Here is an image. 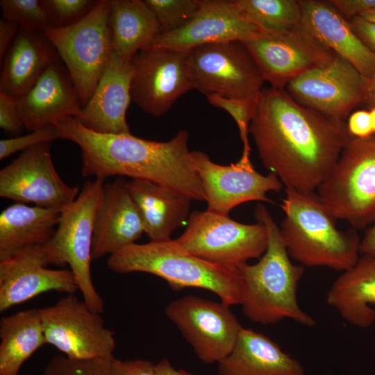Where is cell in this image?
Wrapping results in <instances>:
<instances>
[{"label":"cell","instance_id":"1","mask_svg":"<svg viewBox=\"0 0 375 375\" xmlns=\"http://www.w3.org/2000/svg\"><path fill=\"white\" fill-rule=\"evenodd\" d=\"M265 168L285 188L314 192L351 139L345 122L297 103L285 89L263 88L249 128Z\"/></svg>","mask_w":375,"mask_h":375},{"label":"cell","instance_id":"2","mask_svg":"<svg viewBox=\"0 0 375 375\" xmlns=\"http://www.w3.org/2000/svg\"><path fill=\"white\" fill-rule=\"evenodd\" d=\"M54 126L60 138L79 146L83 177L92 176L106 180L119 176L147 180L191 200L205 201L185 130L179 131L168 141L158 142L131 133H98L72 117L63 118Z\"/></svg>","mask_w":375,"mask_h":375},{"label":"cell","instance_id":"3","mask_svg":"<svg viewBox=\"0 0 375 375\" xmlns=\"http://www.w3.org/2000/svg\"><path fill=\"white\" fill-rule=\"evenodd\" d=\"M255 217L267 230L268 244L257 262L238 267L244 284L240 304L243 313L251 322L263 325L290 319L314 326L315 320L300 308L297 297L304 267L292 262L280 227L265 206H256Z\"/></svg>","mask_w":375,"mask_h":375},{"label":"cell","instance_id":"4","mask_svg":"<svg viewBox=\"0 0 375 375\" xmlns=\"http://www.w3.org/2000/svg\"><path fill=\"white\" fill-rule=\"evenodd\" d=\"M280 231L290 258L303 267H326L344 272L360 256L357 230L338 229L336 219L314 192L285 188Z\"/></svg>","mask_w":375,"mask_h":375},{"label":"cell","instance_id":"5","mask_svg":"<svg viewBox=\"0 0 375 375\" xmlns=\"http://www.w3.org/2000/svg\"><path fill=\"white\" fill-rule=\"evenodd\" d=\"M107 265L120 274H153L174 290L192 288L210 291L228 306L240 305L244 297V284L239 268L203 260L187 251L176 240L131 244L109 256Z\"/></svg>","mask_w":375,"mask_h":375},{"label":"cell","instance_id":"6","mask_svg":"<svg viewBox=\"0 0 375 375\" xmlns=\"http://www.w3.org/2000/svg\"><path fill=\"white\" fill-rule=\"evenodd\" d=\"M105 179L88 181L75 201L60 213L56 232L42 245L47 265H68L88 306L102 313L104 302L91 275L92 246L94 220L101 204Z\"/></svg>","mask_w":375,"mask_h":375},{"label":"cell","instance_id":"7","mask_svg":"<svg viewBox=\"0 0 375 375\" xmlns=\"http://www.w3.org/2000/svg\"><path fill=\"white\" fill-rule=\"evenodd\" d=\"M336 219L356 230L375 222V136L351 138L337 162L317 189Z\"/></svg>","mask_w":375,"mask_h":375},{"label":"cell","instance_id":"8","mask_svg":"<svg viewBox=\"0 0 375 375\" xmlns=\"http://www.w3.org/2000/svg\"><path fill=\"white\" fill-rule=\"evenodd\" d=\"M109 12L110 0H98L76 23L62 28L49 26L42 31L63 61L83 108L112 52Z\"/></svg>","mask_w":375,"mask_h":375},{"label":"cell","instance_id":"9","mask_svg":"<svg viewBox=\"0 0 375 375\" xmlns=\"http://www.w3.org/2000/svg\"><path fill=\"white\" fill-rule=\"evenodd\" d=\"M176 242L187 251L208 262L238 268L260 258L268 244L265 226L240 223L228 215L194 210Z\"/></svg>","mask_w":375,"mask_h":375},{"label":"cell","instance_id":"10","mask_svg":"<svg viewBox=\"0 0 375 375\" xmlns=\"http://www.w3.org/2000/svg\"><path fill=\"white\" fill-rule=\"evenodd\" d=\"M47 344L74 359H112L115 333L106 328L100 313L92 310L75 294L40 308Z\"/></svg>","mask_w":375,"mask_h":375},{"label":"cell","instance_id":"11","mask_svg":"<svg viewBox=\"0 0 375 375\" xmlns=\"http://www.w3.org/2000/svg\"><path fill=\"white\" fill-rule=\"evenodd\" d=\"M194 89L233 98L258 95L265 82L254 60L241 41L210 44L188 51Z\"/></svg>","mask_w":375,"mask_h":375},{"label":"cell","instance_id":"12","mask_svg":"<svg viewBox=\"0 0 375 375\" xmlns=\"http://www.w3.org/2000/svg\"><path fill=\"white\" fill-rule=\"evenodd\" d=\"M229 307L222 302L188 295L172 301L165 312L197 357L206 364H212L231 352L242 328Z\"/></svg>","mask_w":375,"mask_h":375},{"label":"cell","instance_id":"13","mask_svg":"<svg viewBox=\"0 0 375 375\" xmlns=\"http://www.w3.org/2000/svg\"><path fill=\"white\" fill-rule=\"evenodd\" d=\"M242 42L254 60L264 81L275 89H285L292 80L329 62L335 56L301 25L276 33L260 29Z\"/></svg>","mask_w":375,"mask_h":375},{"label":"cell","instance_id":"14","mask_svg":"<svg viewBox=\"0 0 375 375\" xmlns=\"http://www.w3.org/2000/svg\"><path fill=\"white\" fill-rule=\"evenodd\" d=\"M188 51L149 47L132 59L131 101L147 113L165 115L176 101L194 89Z\"/></svg>","mask_w":375,"mask_h":375},{"label":"cell","instance_id":"15","mask_svg":"<svg viewBox=\"0 0 375 375\" xmlns=\"http://www.w3.org/2000/svg\"><path fill=\"white\" fill-rule=\"evenodd\" d=\"M51 143L24 150L1 169V197L60 212L75 201L78 188L67 185L57 173L51 160Z\"/></svg>","mask_w":375,"mask_h":375},{"label":"cell","instance_id":"16","mask_svg":"<svg viewBox=\"0 0 375 375\" xmlns=\"http://www.w3.org/2000/svg\"><path fill=\"white\" fill-rule=\"evenodd\" d=\"M365 81L353 65L335 55L329 62L292 80L285 89L299 104L344 122L364 102Z\"/></svg>","mask_w":375,"mask_h":375},{"label":"cell","instance_id":"17","mask_svg":"<svg viewBox=\"0 0 375 375\" xmlns=\"http://www.w3.org/2000/svg\"><path fill=\"white\" fill-rule=\"evenodd\" d=\"M192 153L209 211L228 215L235 207L248 201L272 203L267 194L278 192L284 187L274 174L258 172L251 159L240 158L235 163L222 165L204 152Z\"/></svg>","mask_w":375,"mask_h":375},{"label":"cell","instance_id":"18","mask_svg":"<svg viewBox=\"0 0 375 375\" xmlns=\"http://www.w3.org/2000/svg\"><path fill=\"white\" fill-rule=\"evenodd\" d=\"M42 245L24 249L0 261V312L46 292L69 294L78 290L70 269L47 267Z\"/></svg>","mask_w":375,"mask_h":375},{"label":"cell","instance_id":"19","mask_svg":"<svg viewBox=\"0 0 375 375\" xmlns=\"http://www.w3.org/2000/svg\"><path fill=\"white\" fill-rule=\"evenodd\" d=\"M259 30L244 18L235 1L201 0L198 11L187 24L161 33L149 47L188 51L210 44L243 42Z\"/></svg>","mask_w":375,"mask_h":375},{"label":"cell","instance_id":"20","mask_svg":"<svg viewBox=\"0 0 375 375\" xmlns=\"http://www.w3.org/2000/svg\"><path fill=\"white\" fill-rule=\"evenodd\" d=\"M16 101L24 128L31 132L65 117H83L78 94L60 60L52 63L36 84Z\"/></svg>","mask_w":375,"mask_h":375},{"label":"cell","instance_id":"21","mask_svg":"<svg viewBox=\"0 0 375 375\" xmlns=\"http://www.w3.org/2000/svg\"><path fill=\"white\" fill-rule=\"evenodd\" d=\"M301 25L318 42L344 58L365 78L375 75V53L360 40L349 20L328 1L299 0Z\"/></svg>","mask_w":375,"mask_h":375},{"label":"cell","instance_id":"22","mask_svg":"<svg viewBox=\"0 0 375 375\" xmlns=\"http://www.w3.org/2000/svg\"><path fill=\"white\" fill-rule=\"evenodd\" d=\"M131 61L112 51L96 88L78 119L86 128L101 133H131L126 111L131 101Z\"/></svg>","mask_w":375,"mask_h":375},{"label":"cell","instance_id":"23","mask_svg":"<svg viewBox=\"0 0 375 375\" xmlns=\"http://www.w3.org/2000/svg\"><path fill=\"white\" fill-rule=\"evenodd\" d=\"M144 233L143 224L128 191L126 181L119 177L104 185L102 200L94 220L92 260L110 256L135 243Z\"/></svg>","mask_w":375,"mask_h":375},{"label":"cell","instance_id":"24","mask_svg":"<svg viewBox=\"0 0 375 375\" xmlns=\"http://www.w3.org/2000/svg\"><path fill=\"white\" fill-rule=\"evenodd\" d=\"M60 60L42 31L19 27L3 60L0 91L15 98L25 94L52 63Z\"/></svg>","mask_w":375,"mask_h":375},{"label":"cell","instance_id":"25","mask_svg":"<svg viewBox=\"0 0 375 375\" xmlns=\"http://www.w3.org/2000/svg\"><path fill=\"white\" fill-rule=\"evenodd\" d=\"M126 187L151 241L170 240L175 230L187 224L192 201L188 197L147 180L131 179Z\"/></svg>","mask_w":375,"mask_h":375},{"label":"cell","instance_id":"26","mask_svg":"<svg viewBox=\"0 0 375 375\" xmlns=\"http://www.w3.org/2000/svg\"><path fill=\"white\" fill-rule=\"evenodd\" d=\"M217 375H304V369L269 337L242 327L231 352L217 363Z\"/></svg>","mask_w":375,"mask_h":375},{"label":"cell","instance_id":"27","mask_svg":"<svg viewBox=\"0 0 375 375\" xmlns=\"http://www.w3.org/2000/svg\"><path fill=\"white\" fill-rule=\"evenodd\" d=\"M326 301L347 322L368 328L375 322V256L360 255L358 262L333 283Z\"/></svg>","mask_w":375,"mask_h":375},{"label":"cell","instance_id":"28","mask_svg":"<svg viewBox=\"0 0 375 375\" xmlns=\"http://www.w3.org/2000/svg\"><path fill=\"white\" fill-rule=\"evenodd\" d=\"M60 213L57 210L19 202L5 208L0 214V261L24 249L49 241L56 232Z\"/></svg>","mask_w":375,"mask_h":375},{"label":"cell","instance_id":"29","mask_svg":"<svg viewBox=\"0 0 375 375\" xmlns=\"http://www.w3.org/2000/svg\"><path fill=\"white\" fill-rule=\"evenodd\" d=\"M109 26L112 51L128 61L162 33L144 0H110Z\"/></svg>","mask_w":375,"mask_h":375},{"label":"cell","instance_id":"30","mask_svg":"<svg viewBox=\"0 0 375 375\" xmlns=\"http://www.w3.org/2000/svg\"><path fill=\"white\" fill-rule=\"evenodd\" d=\"M0 339V375H18L24 362L47 344L40 309L1 317Z\"/></svg>","mask_w":375,"mask_h":375},{"label":"cell","instance_id":"31","mask_svg":"<svg viewBox=\"0 0 375 375\" xmlns=\"http://www.w3.org/2000/svg\"><path fill=\"white\" fill-rule=\"evenodd\" d=\"M244 18L261 31H285L301 25L299 0H235Z\"/></svg>","mask_w":375,"mask_h":375},{"label":"cell","instance_id":"32","mask_svg":"<svg viewBox=\"0 0 375 375\" xmlns=\"http://www.w3.org/2000/svg\"><path fill=\"white\" fill-rule=\"evenodd\" d=\"M211 105L226 111L235 121L243 144L241 158L251 159V147L249 141V128L253 118L257 106L258 94L248 98H233L219 94H212L206 95Z\"/></svg>","mask_w":375,"mask_h":375},{"label":"cell","instance_id":"33","mask_svg":"<svg viewBox=\"0 0 375 375\" xmlns=\"http://www.w3.org/2000/svg\"><path fill=\"white\" fill-rule=\"evenodd\" d=\"M156 17L162 32L178 29L198 11L201 0H144Z\"/></svg>","mask_w":375,"mask_h":375},{"label":"cell","instance_id":"34","mask_svg":"<svg viewBox=\"0 0 375 375\" xmlns=\"http://www.w3.org/2000/svg\"><path fill=\"white\" fill-rule=\"evenodd\" d=\"M2 17L20 28L43 31L51 26L40 0H1Z\"/></svg>","mask_w":375,"mask_h":375},{"label":"cell","instance_id":"35","mask_svg":"<svg viewBox=\"0 0 375 375\" xmlns=\"http://www.w3.org/2000/svg\"><path fill=\"white\" fill-rule=\"evenodd\" d=\"M113 358L74 359L56 355L49 361L42 375H114Z\"/></svg>","mask_w":375,"mask_h":375},{"label":"cell","instance_id":"36","mask_svg":"<svg viewBox=\"0 0 375 375\" xmlns=\"http://www.w3.org/2000/svg\"><path fill=\"white\" fill-rule=\"evenodd\" d=\"M51 26L62 28L84 17L94 6V0H40Z\"/></svg>","mask_w":375,"mask_h":375},{"label":"cell","instance_id":"37","mask_svg":"<svg viewBox=\"0 0 375 375\" xmlns=\"http://www.w3.org/2000/svg\"><path fill=\"white\" fill-rule=\"evenodd\" d=\"M56 139H60L57 128L54 125H50L25 135L1 140L0 159L3 160L19 151H23L38 144L51 142Z\"/></svg>","mask_w":375,"mask_h":375},{"label":"cell","instance_id":"38","mask_svg":"<svg viewBox=\"0 0 375 375\" xmlns=\"http://www.w3.org/2000/svg\"><path fill=\"white\" fill-rule=\"evenodd\" d=\"M0 127L8 135L17 137L25 128L16 98L0 91Z\"/></svg>","mask_w":375,"mask_h":375},{"label":"cell","instance_id":"39","mask_svg":"<svg viewBox=\"0 0 375 375\" xmlns=\"http://www.w3.org/2000/svg\"><path fill=\"white\" fill-rule=\"evenodd\" d=\"M114 375H156L155 364L142 359L122 360H112Z\"/></svg>","mask_w":375,"mask_h":375},{"label":"cell","instance_id":"40","mask_svg":"<svg viewBox=\"0 0 375 375\" xmlns=\"http://www.w3.org/2000/svg\"><path fill=\"white\" fill-rule=\"evenodd\" d=\"M347 128L352 138H366L374 134L369 110H358L348 117Z\"/></svg>","mask_w":375,"mask_h":375},{"label":"cell","instance_id":"41","mask_svg":"<svg viewBox=\"0 0 375 375\" xmlns=\"http://www.w3.org/2000/svg\"><path fill=\"white\" fill-rule=\"evenodd\" d=\"M347 19L375 10V0H328Z\"/></svg>","mask_w":375,"mask_h":375},{"label":"cell","instance_id":"42","mask_svg":"<svg viewBox=\"0 0 375 375\" xmlns=\"http://www.w3.org/2000/svg\"><path fill=\"white\" fill-rule=\"evenodd\" d=\"M349 22L357 35L375 53V24L359 16L352 17Z\"/></svg>","mask_w":375,"mask_h":375},{"label":"cell","instance_id":"43","mask_svg":"<svg viewBox=\"0 0 375 375\" xmlns=\"http://www.w3.org/2000/svg\"><path fill=\"white\" fill-rule=\"evenodd\" d=\"M19 26L15 22L1 18L0 20V61L13 41Z\"/></svg>","mask_w":375,"mask_h":375},{"label":"cell","instance_id":"44","mask_svg":"<svg viewBox=\"0 0 375 375\" xmlns=\"http://www.w3.org/2000/svg\"><path fill=\"white\" fill-rule=\"evenodd\" d=\"M375 256V222L369 227L360 242V255Z\"/></svg>","mask_w":375,"mask_h":375},{"label":"cell","instance_id":"45","mask_svg":"<svg viewBox=\"0 0 375 375\" xmlns=\"http://www.w3.org/2000/svg\"><path fill=\"white\" fill-rule=\"evenodd\" d=\"M155 373L156 375H194L183 369H175L166 358L155 364Z\"/></svg>","mask_w":375,"mask_h":375},{"label":"cell","instance_id":"46","mask_svg":"<svg viewBox=\"0 0 375 375\" xmlns=\"http://www.w3.org/2000/svg\"><path fill=\"white\" fill-rule=\"evenodd\" d=\"M364 103L369 108H375V75L367 78L365 86Z\"/></svg>","mask_w":375,"mask_h":375},{"label":"cell","instance_id":"47","mask_svg":"<svg viewBox=\"0 0 375 375\" xmlns=\"http://www.w3.org/2000/svg\"><path fill=\"white\" fill-rule=\"evenodd\" d=\"M359 17H361L366 20L375 24V10L365 12L361 14Z\"/></svg>","mask_w":375,"mask_h":375},{"label":"cell","instance_id":"48","mask_svg":"<svg viewBox=\"0 0 375 375\" xmlns=\"http://www.w3.org/2000/svg\"><path fill=\"white\" fill-rule=\"evenodd\" d=\"M369 112L371 116L373 131L374 133H375V108L369 109Z\"/></svg>","mask_w":375,"mask_h":375}]
</instances>
